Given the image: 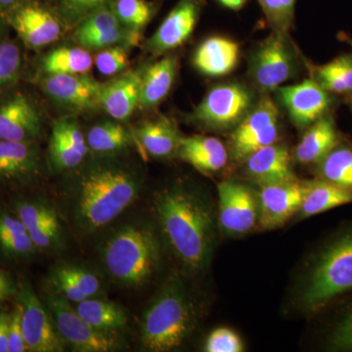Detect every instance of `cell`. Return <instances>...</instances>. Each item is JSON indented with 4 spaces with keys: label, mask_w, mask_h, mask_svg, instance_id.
<instances>
[{
    "label": "cell",
    "mask_w": 352,
    "mask_h": 352,
    "mask_svg": "<svg viewBox=\"0 0 352 352\" xmlns=\"http://www.w3.org/2000/svg\"><path fill=\"white\" fill-rule=\"evenodd\" d=\"M63 176L56 205L66 226L80 239L113 226L138 201L144 184L140 166L124 154L89 155Z\"/></svg>",
    "instance_id": "cell-1"
},
{
    "label": "cell",
    "mask_w": 352,
    "mask_h": 352,
    "mask_svg": "<svg viewBox=\"0 0 352 352\" xmlns=\"http://www.w3.org/2000/svg\"><path fill=\"white\" fill-rule=\"evenodd\" d=\"M152 210L163 242L185 271L201 272L214 244L212 208L200 191L178 182L157 190Z\"/></svg>",
    "instance_id": "cell-2"
},
{
    "label": "cell",
    "mask_w": 352,
    "mask_h": 352,
    "mask_svg": "<svg viewBox=\"0 0 352 352\" xmlns=\"http://www.w3.org/2000/svg\"><path fill=\"white\" fill-rule=\"evenodd\" d=\"M105 231L98 245L104 273L122 288H143L161 266L163 239L157 227L131 219Z\"/></svg>",
    "instance_id": "cell-3"
},
{
    "label": "cell",
    "mask_w": 352,
    "mask_h": 352,
    "mask_svg": "<svg viewBox=\"0 0 352 352\" xmlns=\"http://www.w3.org/2000/svg\"><path fill=\"white\" fill-rule=\"evenodd\" d=\"M198 324L195 300L179 277L166 280L150 300L139 323V342L145 351H173L191 337Z\"/></svg>",
    "instance_id": "cell-4"
},
{
    "label": "cell",
    "mask_w": 352,
    "mask_h": 352,
    "mask_svg": "<svg viewBox=\"0 0 352 352\" xmlns=\"http://www.w3.org/2000/svg\"><path fill=\"white\" fill-rule=\"evenodd\" d=\"M352 292V222L325 243L312 261L302 292L303 307L323 311Z\"/></svg>",
    "instance_id": "cell-5"
},
{
    "label": "cell",
    "mask_w": 352,
    "mask_h": 352,
    "mask_svg": "<svg viewBox=\"0 0 352 352\" xmlns=\"http://www.w3.org/2000/svg\"><path fill=\"white\" fill-rule=\"evenodd\" d=\"M44 303L52 317L65 346L76 352H112L122 349L117 333L102 332L83 320L73 303L63 296L46 291Z\"/></svg>",
    "instance_id": "cell-6"
},
{
    "label": "cell",
    "mask_w": 352,
    "mask_h": 352,
    "mask_svg": "<svg viewBox=\"0 0 352 352\" xmlns=\"http://www.w3.org/2000/svg\"><path fill=\"white\" fill-rule=\"evenodd\" d=\"M12 208L25 224L38 252L56 256L68 248V234L56 203L44 196L16 199Z\"/></svg>",
    "instance_id": "cell-7"
},
{
    "label": "cell",
    "mask_w": 352,
    "mask_h": 352,
    "mask_svg": "<svg viewBox=\"0 0 352 352\" xmlns=\"http://www.w3.org/2000/svg\"><path fill=\"white\" fill-rule=\"evenodd\" d=\"M252 95L237 82L223 83L208 90L190 115V120L210 129L237 126L252 108Z\"/></svg>",
    "instance_id": "cell-8"
},
{
    "label": "cell",
    "mask_w": 352,
    "mask_h": 352,
    "mask_svg": "<svg viewBox=\"0 0 352 352\" xmlns=\"http://www.w3.org/2000/svg\"><path fill=\"white\" fill-rule=\"evenodd\" d=\"M28 48L39 50L63 36L65 24L56 9L41 0H25L3 18Z\"/></svg>",
    "instance_id": "cell-9"
},
{
    "label": "cell",
    "mask_w": 352,
    "mask_h": 352,
    "mask_svg": "<svg viewBox=\"0 0 352 352\" xmlns=\"http://www.w3.org/2000/svg\"><path fill=\"white\" fill-rule=\"evenodd\" d=\"M295 51L287 32L274 31L254 51L251 62V76L261 89L274 90L295 75Z\"/></svg>",
    "instance_id": "cell-10"
},
{
    "label": "cell",
    "mask_w": 352,
    "mask_h": 352,
    "mask_svg": "<svg viewBox=\"0 0 352 352\" xmlns=\"http://www.w3.org/2000/svg\"><path fill=\"white\" fill-rule=\"evenodd\" d=\"M16 296L21 308L23 336L28 351H64L66 346L57 332L52 317L32 284L22 282Z\"/></svg>",
    "instance_id": "cell-11"
},
{
    "label": "cell",
    "mask_w": 352,
    "mask_h": 352,
    "mask_svg": "<svg viewBox=\"0 0 352 352\" xmlns=\"http://www.w3.org/2000/svg\"><path fill=\"white\" fill-rule=\"evenodd\" d=\"M279 109L264 96L241 120L231 138L234 156L247 159L252 153L274 144L279 134Z\"/></svg>",
    "instance_id": "cell-12"
},
{
    "label": "cell",
    "mask_w": 352,
    "mask_h": 352,
    "mask_svg": "<svg viewBox=\"0 0 352 352\" xmlns=\"http://www.w3.org/2000/svg\"><path fill=\"white\" fill-rule=\"evenodd\" d=\"M141 32L132 31L118 19L113 3L95 11L75 27L73 41L88 51H100L116 45L138 46Z\"/></svg>",
    "instance_id": "cell-13"
},
{
    "label": "cell",
    "mask_w": 352,
    "mask_h": 352,
    "mask_svg": "<svg viewBox=\"0 0 352 352\" xmlns=\"http://www.w3.org/2000/svg\"><path fill=\"white\" fill-rule=\"evenodd\" d=\"M103 83L91 76L43 75L39 87L57 107L71 113L98 110Z\"/></svg>",
    "instance_id": "cell-14"
},
{
    "label": "cell",
    "mask_w": 352,
    "mask_h": 352,
    "mask_svg": "<svg viewBox=\"0 0 352 352\" xmlns=\"http://www.w3.org/2000/svg\"><path fill=\"white\" fill-rule=\"evenodd\" d=\"M85 132L73 116L60 118L52 124L47 148V166L53 175L76 170L89 156Z\"/></svg>",
    "instance_id": "cell-15"
},
{
    "label": "cell",
    "mask_w": 352,
    "mask_h": 352,
    "mask_svg": "<svg viewBox=\"0 0 352 352\" xmlns=\"http://www.w3.org/2000/svg\"><path fill=\"white\" fill-rule=\"evenodd\" d=\"M46 291L63 296L71 303L104 298L106 286L100 273L87 264L60 261L46 277Z\"/></svg>",
    "instance_id": "cell-16"
},
{
    "label": "cell",
    "mask_w": 352,
    "mask_h": 352,
    "mask_svg": "<svg viewBox=\"0 0 352 352\" xmlns=\"http://www.w3.org/2000/svg\"><path fill=\"white\" fill-rule=\"evenodd\" d=\"M43 132V115L28 95L17 91L0 99V139L36 143Z\"/></svg>",
    "instance_id": "cell-17"
},
{
    "label": "cell",
    "mask_w": 352,
    "mask_h": 352,
    "mask_svg": "<svg viewBox=\"0 0 352 352\" xmlns=\"http://www.w3.org/2000/svg\"><path fill=\"white\" fill-rule=\"evenodd\" d=\"M205 0H179L156 32L148 39L145 50L160 57L188 41L195 30Z\"/></svg>",
    "instance_id": "cell-18"
},
{
    "label": "cell",
    "mask_w": 352,
    "mask_h": 352,
    "mask_svg": "<svg viewBox=\"0 0 352 352\" xmlns=\"http://www.w3.org/2000/svg\"><path fill=\"white\" fill-rule=\"evenodd\" d=\"M43 161L36 143L0 139V183L25 188L38 183L43 175Z\"/></svg>",
    "instance_id": "cell-19"
},
{
    "label": "cell",
    "mask_w": 352,
    "mask_h": 352,
    "mask_svg": "<svg viewBox=\"0 0 352 352\" xmlns=\"http://www.w3.org/2000/svg\"><path fill=\"white\" fill-rule=\"evenodd\" d=\"M307 182H289L261 184L259 221L265 229L281 226L300 210L307 192Z\"/></svg>",
    "instance_id": "cell-20"
},
{
    "label": "cell",
    "mask_w": 352,
    "mask_h": 352,
    "mask_svg": "<svg viewBox=\"0 0 352 352\" xmlns=\"http://www.w3.org/2000/svg\"><path fill=\"white\" fill-rule=\"evenodd\" d=\"M278 96L292 122L302 129L311 126L326 115L331 104L327 90L315 80H305L296 85L277 88Z\"/></svg>",
    "instance_id": "cell-21"
},
{
    "label": "cell",
    "mask_w": 352,
    "mask_h": 352,
    "mask_svg": "<svg viewBox=\"0 0 352 352\" xmlns=\"http://www.w3.org/2000/svg\"><path fill=\"white\" fill-rule=\"evenodd\" d=\"M220 224L227 233L245 234L256 226V201L251 190L235 182L217 185Z\"/></svg>",
    "instance_id": "cell-22"
},
{
    "label": "cell",
    "mask_w": 352,
    "mask_h": 352,
    "mask_svg": "<svg viewBox=\"0 0 352 352\" xmlns=\"http://www.w3.org/2000/svg\"><path fill=\"white\" fill-rule=\"evenodd\" d=\"M143 71L144 68L132 69L103 83L100 107L111 119L126 122L138 109Z\"/></svg>",
    "instance_id": "cell-23"
},
{
    "label": "cell",
    "mask_w": 352,
    "mask_h": 352,
    "mask_svg": "<svg viewBox=\"0 0 352 352\" xmlns=\"http://www.w3.org/2000/svg\"><path fill=\"white\" fill-rule=\"evenodd\" d=\"M132 131L136 146L148 156L157 159L175 155L182 138L175 122L166 116L144 120Z\"/></svg>",
    "instance_id": "cell-24"
},
{
    "label": "cell",
    "mask_w": 352,
    "mask_h": 352,
    "mask_svg": "<svg viewBox=\"0 0 352 352\" xmlns=\"http://www.w3.org/2000/svg\"><path fill=\"white\" fill-rule=\"evenodd\" d=\"M240 46L232 39L212 36L198 46L193 56L194 67L203 75H228L239 61Z\"/></svg>",
    "instance_id": "cell-25"
},
{
    "label": "cell",
    "mask_w": 352,
    "mask_h": 352,
    "mask_svg": "<svg viewBox=\"0 0 352 352\" xmlns=\"http://www.w3.org/2000/svg\"><path fill=\"white\" fill-rule=\"evenodd\" d=\"M36 252L22 220L12 208L0 204V256L12 263H24L34 258Z\"/></svg>",
    "instance_id": "cell-26"
},
{
    "label": "cell",
    "mask_w": 352,
    "mask_h": 352,
    "mask_svg": "<svg viewBox=\"0 0 352 352\" xmlns=\"http://www.w3.org/2000/svg\"><path fill=\"white\" fill-rule=\"evenodd\" d=\"M175 155L203 173H217L228 162V153L223 143L208 136H182Z\"/></svg>",
    "instance_id": "cell-27"
},
{
    "label": "cell",
    "mask_w": 352,
    "mask_h": 352,
    "mask_svg": "<svg viewBox=\"0 0 352 352\" xmlns=\"http://www.w3.org/2000/svg\"><path fill=\"white\" fill-rule=\"evenodd\" d=\"M248 173L259 184L296 179L292 170L291 157L284 146L271 144L247 157Z\"/></svg>",
    "instance_id": "cell-28"
},
{
    "label": "cell",
    "mask_w": 352,
    "mask_h": 352,
    "mask_svg": "<svg viewBox=\"0 0 352 352\" xmlns=\"http://www.w3.org/2000/svg\"><path fill=\"white\" fill-rule=\"evenodd\" d=\"M177 69V58L173 55L161 58L144 68L138 108L149 110L157 107L170 94Z\"/></svg>",
    "instance_id": "cell-29"
},
{
    "label": "cell",
    "mask_w": 352,
    "mask_h": 352,
    "mask_svg": "<svg viewBox=\"0 0 352 352\" xmlns=\"http://www.w3.org/2000/svg\"><path fill=\"white\" fill-rule=\"evenodd\" d=\"M90 155L113 156L126 154L136 146L133 131L127 129L124 122L105 120L96 122L85 133Z\"/></svg>",
    "instance_id": "cell-30"
},
{
    "label": "cell",
    "mask_w": 352,
    "mask_h": 352,
    "mask_svg": "<svg viewBox=\"0 0 352 352\" xmlns=\"http://www.w3.org/2000/svg\"><path fill=\"white\" fill-rule=\"evenodd\" d=\"M340 142L339 132L332 117L324 115L308 126L296 146V160L305 164H318Z\"/></svg>",
    "instance_id": "cell-31"
},
{
    "label": "cell",
    "mask_w": 352,
    "mask_h": 352,
    "mask_svg": "<svg viewBox=\"0 0 352 352\" xmlns=\"http://www.w3.org/2000/svg\"><path fill=\"white\" fill-rule=\"evenodd\" d=\"M73 305L83 320L102 332L118 335L129 324L126 308L105 298H88Z\"/></svg>",
    "instance_id": "cell-32"
},
{
    "label": "cell",
    "mask_w": 352,
    "mask_h": 352,
    "mask_svg": "<svg viewBox=\"0 0 352 352\" xmlns=\"http://www.w3.org/2000/svg\"><path fill=\"white\" fill-rule=\"evenodd\" d=\"M307 192L300 208V215L302 219L352 203L351 191L321 178L307 182Z\"/></svg>",
    "instance_id": "cell-33"
},
{
    "label": "cell",
    "mask_w": 352,
    "mask_h": 352,
    "mask_svg": "<svg viewBox=\"0 0 352 352\" xmlns=\"http://www.w3.org/2000/svg\"><path fill=\"white\" fill-rule=\"evenodd\" d=\"M39 66L43 75H85L94 66V58L80 46L64 45L46 53Z\"/></svg>",
    "instance_id": "cell-34"
},
{
    "label": "cell",
    "mask_w": 352,
    "mask_h": 352,
    "mask_svg": "<svg viewBox=\"0 0 352 352\" xmlns=\"http://www.w3.org/2000/svg\"><path fill=\"white\" fill-rule=\"evenodd\" d=\"M321 179L352 192V149L340 142L318 163Z\"/></svg>",
    "instance_id": "cell-35"
},
{
    "label": "cell",
    "mask_w": 352,
    "mask_h": 352,
    "mask_svg": "<svg viewBox=\"0 0 352 352\" xmlns=\"http://www.w3.org/2000/svg\"><path fill=\"white\" fill-rule=\"evenodd\" d=\"M316 82L333 94L352 92V55H344L318 67L315 71Z\"/></svg>",
    "instance_id": "cell-36"
},
{
    "label": "cell",
    "mask_w": 352,
    "mask_h": 352,
    "mask_svg": "<svg viewBox=\"0 0 352 352\" xmlns=\"http://www.w3.org/2000/svg\"><path fill=\"white\" fill-rule=\"evenodd\" d=\"M113 8L122 25L140 32L157 12L156 3L149 0H113Z\"/></svg>",
    "instance_id": "cell-37"
},
{
    "label": "cell",
    "mask_w": 352,
    "mask_h": 352,
    "mask_svg": "<svg viewBox=\"0 0 352 352\" xmlns=\"http://www.w3.org/2000/svg\"><path fill=\"white\" fill-rule=\"evenodd\" d=\"M24 56L10 38H0V94L13 87L22 75Z\"/></svg>",
    "instance_id": "cell-38"
},
{
    "label": "cell",
    "mask_w": 352,
    "mask_h": 352,
    "mask_svg": "<svg viewBox=\"0 0 352 352\" xmlns=\"http://www.w3.org/2000/svg\"><path fill=\"white\" fill-rule=\"evenodd\" d=\"M324 347L329 351H352V300L340 308L329 326Z\"/></svg>",
    "instance_id": "cell-39"
},
{
    "label": "cell",
    "mask_w": 352,
    "mask_h": 352,
    "mask_svg": "<svg viewBox=\"0 0 352 352\" xmlns=\"http://www.w3.org/2000/svg\"><path fill=\"white\" fill-rule=\"evenodd\" d=\"M113 2V0H60L56 10L66 25L76 27L95 11Z\"/></svg>",
    "instance_id": "cell-40"
},
{
    "label": "cell",
    "mask_w": 352,
    "mask_h": 352,
    "mask_svg": "<svg viewBox=\"0 0 352 352\" xmlns=\"http://www.w3.org/2000/svg\"><path fill=\"white\" fill-rule=\"evenodd\" d=\"M274 31L288 32L295 15L296 0H258Z\"/></svg>",
    "instance_id": "cell-41"
},
{
    "label": "cell",
    "mask_w": 352,
    "mask_h": 352,
    "mask_svg": "<svg viewBox=\"0 0 352 352\" xmlns=\"http://www.w3.org/2000/svg\"><path fill=\"white\" fill-rule=\"evenodd\" d=\"M129 50L126 46L116 45L98 51L94 64L99 73L110 76L126 71L129 66Z\"/></svg>",
    "instance_id": "cell-42"
},
{
    "label": "cell",
    "mask_w": 352,
    "mask_h": 352,
    "mask_svg": "<svg viewBox=\"0 0 352 352\" xmlns=\"http://www.w3.org/2000/svg\"><path fill=\"white\" fill-rule=\"evenodd\" d=\"M204 349L208 352H241L244 351V344L231 329L217 328L210 333Z\"/></svg>",
    "instance_id": "cell-43"
},
{
    "label": "cell",
    "mask_w": 352,
    "mask_h": 352,
    "mask_svg": "<svg viewBox=\"0 0 352 352\" xmlns=\"http://www.w3.org/2000/svg\"><path fill=\"white\" fill-rule=\"evenodd\" d=\"M25 351H28V349L23 336L21 308L19 305L16 303L9 322L8 352Z\"/></svg>",
    "instance_id": "cell-44"
},
{
    "label": "cell",
    "mask_w": 352,
    "mask_h": 352,
    "mask_svg": "<svg viewBox=\"0 0 352 352\" xmlns=\"http://www.w3.org/2000/svg\"><path fill=\"white\" fill-rule=\"evenodd\" d=\"M19 285L10 274L0 270V303L6 302L8 298L17 296Z\"/></svg>",
    "instance_id": "cell-45"
},
{
    "label": "cell",
    "mask_w": 352,
    "mask_h": 352,
    "mask_svg": "<svg viewBox=\"0 0 352 352\" xmlns=\"http://www.w3.org/2000/svg\"><path fill=\"white\" fill-rule=\"evenodd\" d=\"M9 322L10 314L0 311V352H8Z\"/></svg>",
    "instance_id": "cell-46"
},
{
    "label": "cell",
    "mask_w": 352,
    "mask_h": 352,
    "mask_svg": "<svg viewBox=\"0 0 352 352\" xmlns=\"http://www.w3.org/2000/svg\"><path fill=\"white\" fill-rule=\"evenodd\" d=\"M23 1L25 0H0V16L4 18L7 13L10 12Z\"/></svg>",
    "instance_id": "cell-47"
},
{
    "label": "cell",
    "mask_w": 352,
    "mask_h": 352,
    "mask_svg": "<svg viewBox=\"0 0 352 352\" xmlns=\"http://www.w3.org/2000/svg\"><path fill=\"white\" fill-rule=\"evenodd\" d=\"M4 23H6V21L0 16V32H1L2 25H3Z\"/></svg>",
    "instance_id": "cell-48"
},
{
    "label": "cell",
    "mask_w": 352,
    "mask_h": 352,
    "mask_svg": "<svg viewBox=\"0 0 352 352\" xmlns=\"http://www.w3.org/2000/svg\"><path fill=\"white\" fill-rule=\"evenodd\" d=\"M43 1H58V2H59L60 0H43Z\"/></svg>",
    "instance_id": "cell-49"
},
{
    "label": "cell",
    "mask_w": 352,
    "mask_h": 352,
    "mask_svg": "<svg viewBox=\"0 0 352 352\" xmlns=\"http://www.w3.org/2000/svg\"><path fill=\"white\" fill-rule=\"evenodd\" d=\"M347 41H349V43H351L352 47V39H347Z\"/></svg>",
    "instance_id": "cell-50"
},
{
    "label": "cell",
    "mask_w": 352,
    "mask_h": 352,
    "mask_svg": "<svg viewBox=\"0 0 352 352\" xmlns=\"http://www.w3.org/2000/svg\"><path fill=\"white\" fill-rule=\"evenodd\" d=\"M349 104H351V111H352V97L351 98V101H349Z\"/></svg>",
    "instance_id": "cell-51"
}]
</instances>
